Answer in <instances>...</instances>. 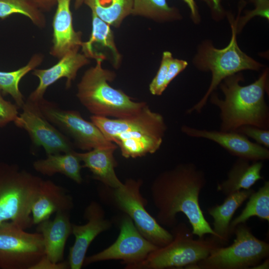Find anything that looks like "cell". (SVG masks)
Wrapping results in <instances>:
<instances>
[{
    "label": "cell",
    "instance_id": "cell-1",
    "mask_svg": "<svg viewBox=\"0 0 269 269\" xmlns=\"http://www.w3.org/2000/svg\"><path fill=\"white\" fill-rule=\"evenodd\" d=\"M206 182L204 171L193 162L181 163L160 173L150 186L157 222L172 228L177 223V214L182 213L194 235L201 238L209 234L213 237L215 233L199 203L200 192Z\"/></svg>",
    "mask_w": 269,
    "mask_h": 269
},
{
    "label": "cell",
    "instance_id": "cell-2",
    "mask_svg": "<svg viewBox=\"0 0 269 269\" xmlns=\"http://www.w3.org/2000/svg\"><path fill=\"white\" fill-rule=\"evenodd\" d=\"M243 80L240 72L229 76L219 84L224 99L214 92L209 96L210 103L220 110V130L235 132L244 125L269 130V107L265 100L269 88L268 69L250 84L241 85Z\"/></svg>",
    "mask_w": 269,
    "mask_h": 269
},
{
    "label": "cell",
    "instance_id": "cell-3",
    "mask_svg": "<svg viewBox=\"0 0 269 269\" xmlns=\"http://www.w3.org/2000/svg\"><path fill=\"white\" fill-rule=\"evenodd\" d=\"M90 119L108 140L119 147L126 158L156 152L167 129L163 116L152 111L147 104L128 117L110 119L92 115Z\"/></svg>",
    "mask_w": 269,
    "mask_h": 269
},
{
    "label": "cell",
    "instance_id": "cell-4",
    "mask_svg": "<svg viewBox=\"0 0 269 269\" xmlns=\"http://www.w3.org/2000/svg\"><path fill=\"white\" fill-rule=\"evenodd\" d=\"M94 66L87 69L77 85L76 96L80 102L93 115L121 118L138 112L147 104L134 101L109 82L116 78L115 73L102 66V60H96Z\"/></svg>",
    "mask_w": 269,
    "mask_h": 269
},
{
    "label": "cell",
    "instance_id": "cell-5",
    "mask_svg": "<svg viewBox=\"0 0 269 269\" xmlns=\"http://www.w3.org/2000/svg\"><path fill=\"white\" fill-rule=\"evenodd\" d=\"M43 180L17 164L0 162V226L31 227V208Z\"/></svg>",
    "mask_w": 269,
    "mask_h": 269
},
{
    "label": "cell",
    "instance_id": "cell-6",
    "mask_svg": "<svg viewBox=\"0 0 269 269\" xmlns=\"http://www.w3.org/2000/svg\"><path fill=\"white\" fill-rule=\"evenodd\" d=\"M230 21L232 35L229 44L223 49L215 48L211 42L206 41L199 46L194 60L195 66L200 70L210 71V85L203 97L186 111L187 114L200 113L206 106L210 95L226 78L241 71H259L263 65L245 53L239 48L237 41V20Z\"/></svg>",
    "mask_w": 269,
    "mask_h": 269
},
{
    "label": "cell",
    "instance_id": "cell-7",
    "mask_svg": "<svg viewBox=\"0 0 269 269\" xmlns=\"http://www.w3.org/2000/svg\"><path fill=\"white\" fill-rule=\"evenodd\" d=\"M171 233L172 240L152 252L134 269H194L198 262L220 246L211 237L194 239L191 230L185 223H177Z\"/></svg>",
    "mask_w": 269,
    "mask_h": 269
},
{
    "label": "cell",
    "instance_id": "cell-8",
    "mask_svg": "<svg viewBox=\"0 0 269 269\" xmlns=\"http://www.w3.org/2000/svg\"><path fill=\"white\" fill-rule=\"evenodd\" d=\"M233 234L236 238L231 245L216 247L195 269H252L268 257L269 244L255 236L246 223L236 226Z\"/></svg>",
    "mask_w": 269,
    "mask_h": 269
},
{
    "label": "cell",
    "instance_id": "cell-9",
    "mask_svg": "<svg viewBox=\"0 0 269 269\" xmlns=\"http://www.w3.org/2000/svg\"><path fill=\"white\" fill-rule=\"evenodd\" d=\"M142 184L141 179L129 178L120 187H108L111 201L132 220L143 237L157 247H161L172 240L173 235L146 210L147 200L140 192Z\"/></svg>",
    "mask_w": 269,
    "mask_h": 269
},
{
    "label": "cell",
    "instance_id": "cell-10",
    "mask_svg": "<svg viewBox=\"0 0 269 269\" xmlns=\"http://www.w3.org/2000/svg\"><path fill=\"white\" fill-rule=\"evenodd\" d=\"M44 255L40 233L11 223L0 226V269H31Z\"/></svg>",
    "mask_w": 269,
    "mask_h": 269
},
{
    "label": "cell",
    "instance_id": "cell-11",
    "mask_svg": "<svg viewBox=\"0 0 269 269\" xmlns=\"http://www.w3.org/2000/svg\"><path fill=\"white\" fill-rule=\"evenodd\" d=\"M36 103L43 115L61 132L72 138L80 149L88 151L94 148H117L93 122L85 120L78 111L61 109L44 98Z\"/></svg>",
    "mask_w": 269,
    "mask_h": 269
},
{
    "label": "cell",
    "instance_id": "cell-12",
    "mask_svg": "<svg viewBox=\"0 0 269 269\" xmlns=\"http://www.w3.org/2000/svg\"><path fill=\"white\" fill-rule=\"evenodd\" d=\"M120 233L111 246L86 257L84 265L108 260H120L127 269H134L158 247L143 237L132 220L125 214L120 223Z\"/></svg>",
    "mask_w": 269,
    "mask_h": 269
},
{
    "label": "cell",
    "instance_id": "cell-13",
    "mask_svg": "<svg viewBox=\"0 0 269 269\" xmlns=\"http://www.w3.org/2000/svg\"><path fill=\"white\" fill-rule=\"evenodd\" d=\"M21 109L13 123L27 132L35 145L43 147L47 154L74 151L69 138L43 115L36 102L27 99Z\"/></svg>",
    "mask_w": 269,
    "mask_h": 269
},
{
    "label": "cell",
    "instance_id": "cell-14",
    "mask_svg": "<svg viewBox=\"0 0 269 269\" xmlns=\"http://www.w3.org/2000/svg\"><path fill=\"white\" fill-rule=\"evenodd\" d=\"M181 132L188 136L210 140L218 144L231 155L251 161L269 159V148L251 141L237 132L209 130L183 125Z\"/></svg>",
    "mask_w": 269,
    "mask_h": 269
},
{
    "label": "cell",
    "instance_id": "cell-15",
    "mask_svg": "<svg viewBox=\"0 0 269 269\" xmlns=\"http://www.w3.org/2000/svg\"><path fill=\"white\" fill-rule=\"evenodd\" d=\"M86 224H72V234L75 241L69 249L68 263L70 269H80L84 265L87 251L93 241L101 233L112 227V222L106 219L104 210L96 201L91 202L86 208Z\"/></svg>",
    "mask_w": 269,
    "mask_h": 269
},
{
    "label": "cell",
    "instance_id": "cell-16",
    "mask_svg": "<svg viewBox=\"0 0 269 269\" xmlns=\"http://www.w3.org/2000/svg\"><path fill=\"white\" fill-rule=\"evenodd\" d=\"M89 62V58L83 53L72 52L59 59L56 64L49 68L34 69L32 74L39 79V82L27 99L33 102L41 100L48 87L62 78H66V88H69L79 69Z\"/></svg>",
    "mask_w": 269,
    "mask_h": 269
},
{
    "label": "cell",
    "instance_id": "cell-17",
    "mask_svg": "<svg viewBox=\"0 0 269 269\" xmlns=\"http://www.w3.org/2000/svg\"><path fill=\"white\" fill-rule=\"evenodd\" d=\"M71 1L56 0L52 21V45L49 53L58 59L69 53L79 51L83 42L82 33L76 31L73 27Z\"/></svg>",
    "mask_w": 269,
    "mask_h": 269
},
{
    "label": "cell",
    "instance_id": "cell-18",
    "mask_svg": "<svg viewBox=\"0 0 269 269\" xmlns=\"http://www.w3.org/2000/svg\"><path fill=\"white\" fill-rule=\"evenodd\" d=\"M92 26L89 40L82 43V53L89 59H108L114 68H118L122 56L115 43L111 26L92 12Z\"/></svg>",
    "mask_w": 269,
    "mask_h": 269
},
{
    "label": "cell",
    "instance_id": "cell-19",
    "mask_svg": "<svg viewBox=\"0 0 269 269\" xmlns=\"http://www.w3.org/2000/svg\"><path fill=\"white\" fill-rule=\"evenodd\" d=\"M74 206L72 196L66 189L49 180H43L31 208L33 224L49 219L54 212H69Z\"/></svg>",
    "mask_w": 269,
    "mask_h": 269
},
{
    "label": "cell",
    "instance_id": "cell-20",
    "mask_svg": "<svg viewBox=\"0 0 269 269\" xmlns=\"http://www.w3.org/2000/svg\"><path fill=\"white\" fill-rule=\"evenodd\" d=\"M72 225L69 212L56 213L54 219H47L38 224L37 232L43 237L45 255L53 262L63 261L65 247L72 234Z\"/></svg>",
    "mask_w": 269,
    "mask_h": 269
},
{
    "label": "cell",
    "instance_id": "cell-21",
    "mask_svg": "<svg viewBox=\"0 0 269 269\" xmlns=\"http://www.w3.org/2000/svg\"><path fill=\"white\" fill-rule=\"evenodd\" d=\"M116 148H94L84 152L76 153L82 167L88 168L94 179L101 182L106 187L116 188L123 183L118 177L115 168L118 165L114 152Z\"/></svg>",
    "mask_w": 269,
    "mask_h": 269
},
{
    "label": "cell",
    "instance_id": "cell-22",
    "mask_svg": "<svg viewBox=\"0 0 269 269\" xmlns=\"http://www.w3.org/2000/svg\"><path fill=\"white\" fill-rule=\"evenodd\" d=\"M254 191L252 188L239 190L226 196L221 204L208 209L209 214L213 219L212 229L215 235L211 237L220 246H224L228 244L231 237L229 226L233 216Z\"/></svg>",
    "mask_w": 269,
    "mask_h": 269
},
{
    "label": "cell",
    "instance_id": "cell-23",
    "mask_svg": "<svg viewBox=\"0 0 269 269\" xmlns=\"http://www.w3.org/2000/svg\"><path fill=\"white\" fill-rule=\"evenodd\" d=\"M263 161H251L238 158L228 171L227 178L217 185V190L227 196L243 189H249L261 179Z\"/></svg>",
    "mask_w": 269,
    "mask_h": 269
},
{
    "label": "cell",
    "instance_id": "cell-24",
    "mask_svg": "<svg viewBox=\"0 0 269 269\" xmlns=\"http://www.w3.org/2000/svg\"><path fill=\"white\" fill-rule=\"evenodd\" d=\"M76 152L47 154V157L38 159L33 163V168L44 175L51 176L61 173L78 184L83 179L81 174L82 165Z\"/></svg>",
    "mask_w": 269,
    "mask_h": 269
},
{
    "label": "cell",
    "instance_id": "cell-25",
    "mask_svg": "<svg viewBox=\"0 0 269 269\" xmlns=\"http://www.w3.org/2000/svg\"><path fill=\"white\" fill-rule=\"evenodd\" d=\"M84 4L110 26L119 27L131 15L133 0H85Z\"/></svg>",
    "mask_w": 269,
    "mask_h": 269
},
{
    "label": "cell",
    "instance_id": "cell-26",
    "mask_svg": "<svg viewBox=\"0 0 269 269\" xmlns=\"http://www.w3.org/2000/svg\"><path fill=\"white\" fill-rule=\"evenodd\" d=\"M248 201L240 214L232 220L229 226L231 236L236 226L246 223L252 217L269 222V181H266L257 191H254L248 198Z\"/></svg>",
    "mask_w": 269,
    "mask_h": 269
},
{
    "label": "cell",
    "instance_id": "cell-27",
    "mask_svg": "<svg viewBox=\"0 0 269 269\" xmlns=\"http://www.w3.org/2000/svg\"><path fill=\"white\" fill-rule=\"evenodd\" d=\"M43 59L42 54H35L25 66L12 71H0V90L3 95L11 96L18 108H21L25 102L19 89L20 81L29 72L39 66Z\"/></svg>",
    "mask_w": 269,
    "mask_h": 269
},
{
    "label": "cell",
    "instance_id": "cell-28",
    "mask_svg": "<svg viewBox=\"0 0 269 269\" xmlns=\"http://www.w3.org/2000/svg\"><path fill=\"white\" fill-rule=\"evenodd\" d=\"M131 15L157 22L173 21L181 17L179 10L169 6L167 0H133Z\"/></svg>",
    "mask_w": 269,
    "mask_h": 269
},
{
    "label": "cell",
    "instance_id": "cell-29",
    "mask_svg": "<svg viewBox=\"0 0 269 269\" xmlns=\"http://www.w3.org/2000/svg\"><path fill=\"white\" fill-rule=\"evenodd\" d=\"M13 14L26 16L38 27L46 26L45 16L33 0H0V18L4 19Z\"/></svg>",
    "mask_w": 269,
    "mask_h": 269
},
{
    "label": "cell",
    "instance_id": "cell-30",
    "mask_svg": "<svg viewBox=\"0 0 269 269\" xmlns=\"http://www.w3.org/2000/svg\"><path fill=\"white\" fill-rule=\"evenodd\" d=\"M172 57V54L170 52L164 51L163 53L158 70L149 85V90L152 95L160 96L168 87L166 83L167 69Z\"/></svg>",
    "mask_w": 269,
    "mask_h": 269
},
{
    "label": "cell",
    "instance_id": "cell-31",
    "mask_svg": "<svg viewBox=\"0 0 269 269\" xmlns=\"http://www.w3.org/2000/svg\"><path fill=\"white\" fill-rule=\"evenodd\" d=\"M235 132L254 139L258 144L269 147V130L251 125H244L239 127Z\"/></svg>",
    "mask_w": 269,
    "mask_h": 269
},
{
    "label": "cell",
    "instance_id": "cell-32",
    "mask_svg": "<svg viewBox=\"0 0 269 269\" xmlns=\"http://www.w3.org/2000/svg\"><path fill=\"white\" fill-rule=\"evenodd\" d=\"M18 107L5 100L0 90V128L14 122L18 116Z\"/></svg>",
    "mask_w": 269,
    "mask_h": 269
},
{
    "label": "cell",
    "instance_id": "cell-33",
    "mask_svg": "<svg viewBox=\"0 0 269 269\" xmlns=\"http://www.w3.org/2000/svg\"><path fill=\"white\" fill-rule=\"evenodd\" d=\"M256 6L252 10L247 11L245 15L241 18L240 26H243L249 19L255 16L259 15L269 19V0H256L254 1Z\"/></svg>",
    "mask_w": 269,
    "mask_h": 269
},
{
    "label": "cell",
    "instance_id": "cell-34",
    "mask_svg": "<svg viewBox=\"0 0 269 269\" xmlns=\"http://www.w3.org/2000/svg\"><path fill=\"white\" fill-rule=\"evenodd\" d=\"M187 61L174 58L173 57L170 59L167 69L166 83L168 86L171 82L187 66Z\"/></svg>",
    "mask_w": 269,
    "mask_h": 269
},
{
    "label": "cell",
    "instance_id": "cell-35",
    "mask_svg": "<svg viewBox=\"0 0 269 269\" xmlns=\"http://www.w3.org/2000/svg\"><path fill=\"white\" fill-rule=\"evenodd\" d=\"M69 268L68 261L54 263L45 255L32 267L31 269H67Z\"/></svg>",
    "mask_w": 269,
    "mask_h": 269
},
{
    "label": "cell",
    "instance_id": "cell-36",
    "mask_svg": "<svg viewBox=\"0 0 269 269\" xmlns=\"http://www.w3.org/2000/svg\"><path fill=\"white\" fill-rule=\"evenodd\" d=\"M38 8L43 11L51 10L56 5V0H33Z\"/></svg>",
    "mask_w": 269,
    "mask_h": 269
},
{
    "label": "cell",
    "instance_id": "cell-37",
    "mask_svg": "<svg viewBox=\"0 0 269 269\" xmlns=\"http://www.w3.org/2000/svg\"><path fill=\"white\" fill-rule=\"evenodd\" d=\"M185 2L186 4L188 6L191 15L192 19L195 21L197 22L199 20V14L198 13V10L197 8V6L194 0H182Z\"/></svg>",
    "mask_w": 269,
    "mask_h": 269
},
{
    "label": "cell",
    "instance_id": "cell-38",
    "mask_svg": "<svg viewBox=\"0 0 269 269\" xmlns=\"http://www.w3.org/2000/svg\"><path fill=\"white\" fill-rule=\"evenodd\" d=\"M204 1L212 9V11L217 14L222 13L223 10L220 3V0H202ZM253 1L256 0H252Z\"/></svg>",
    "mask_w": 269,
    "mask_h": 269
},
{
    "label": "cell",
    "instance_id": "cell-39",
    "mask_svg": "<svg viewBox=\"0 0 269 269\" xmlns=\"http://www.w3.org/2000/svg\"><path fill=\"white\" fill-rule=\"evenodd\" d=\"M266 260L264 261L263 263H260L259 264L256 265L252 269H267L269 268V259H266Z\"/></svg>",
    "mask_w": 269,
    "mask_h": 269
},
{
    "label": "cell",
    "instance_id": "cell-40",
    "mask_svg": "<svg viewBox=\"0 0 269 269\" xmlns=\"http://www.w3.org/2000/svg\"><path fill=\"white\" fill-rule=\"evenodd\" d=\"M85 0H75L74 7L76 9H79L84 3Z\"/></svg>",
    "mask_w": 269,
    "mask_h": 269
}]
</instances>
